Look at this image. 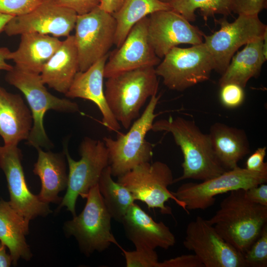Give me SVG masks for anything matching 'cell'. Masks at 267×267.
<instances>
[{"mask_svg": "<svg viewBox=\"0 0 267 267\" xmlns=\"http://www.w3.org/2000/svg\"><path fill=\"white\" fill-rule=\"evenodd\" d=\"M127 238L135 249L161 248L167 250L175 245L176 237L163 222H156L135 202L121 222Z\"/></svg>", "mask_w": 267, "mask_h": 267, "instance_id": "obj_18", "label": "cell"}, {"mask_svg": "<svg viewBox=\"0 0 267 267\" xmlns=\"http://www.w3.org/2000/svg\"><path fill=\"white\" fill-rule=\"evenodd\" d=\"M125 0H100L99 6L102 9L110 14L118 11Z\"/></svg>", "mask_w": 267, "mask_h": 267, "instance_id": "obj_39", "label": "cell"}, {"mask_svg": "<svg viewBox=\"0 0 267 267\" xmlns=\"http://www.w3.org/2000/svg\"><path fill=\"white\" fill-rule=\"evenodd\" d=\"M66 145L64 153L69 168L68 180L59 208L66 207L74 217L78 197L86 198L90 188L98 184L103 171L109 165L108 152L103 140L86 137L79 147L81 158L76 161L71 157Z\"/></svg>", "mask_w": 267, "mask_h": 267, "instance_id": "obj_7", "label": "cell"}, {"mask_svg": "<svg viewBox=\"0 0 267 267\" xmlns=\"http://www.w3.org/2000/svg\"><path fill=\"white\" fill-rule=\"evenodd\" d=\"M267 147H259L247 159L246 169L255 172L267 171V163L264 162Z\"/></svg>", "mask_w": 267, "mask_h": 267, "instance_id": "obj_37", "label": "cell"}, {"mask_svg": "<svg viewBox=\"0 0 267 267\" xmlns=\"http://www.w3.org/2000/svg\"><path fill=\"white\" fill-rule=\"evenodd\" d=\"M160 0L161 1H163V2H167L168 0Z\"/></svg>", "mask_w": 267, "mask_h": 267, "instance_id": "obj_44", "label": "cell"}, {"mask_svg": "<svg viewBox=\"0 0 267 267\" xmlns=\"http://www.w3.org/2000/svg\"><path fill=\"white\" fill-rule=\"evenodd\" d=\"M233 12L239 14H259L266 8L267 0H232Z\"/></svg>", "mask_w": 267, "mask_h": 267, "instance_id": "obj_34", "label": "cell"}, {"mask_svg": "<svg viewBox=\"0 0 267 267\" xmlns=\"http://www.w3.org/2000/svg\"><path fill=\"white\" fill-rule=\"evenodd\" d=\"M263 50L265 58L267 59V33L265 34L264 38Z\"/></svg>", "mask_w": 267, "mask_h": 267, "instance_id": "obj_43", "label": "cell"}, {"mask_svg": "<svg viewBox=\"0 0 267 267\" xmlns=\"http://www.w3.org/2000/svg\"><path fill=\"white\" fill-rule=\"evenodd\" d=\"M151 130L170 133L181 149L182 174L174 183L187 179L203 181L226 171L214 152L208 134L202 132L194 121L170 116L154 122Z\"/></svg>", "mask_w": 267, "mask_h": 267, "instance_id": "obj_1", "label": "cell"}, {"mask_svg": "<svg viewBox=\"0 0 267 267\" xmlns=\"http://www.w3.org/2000/svg\"><path fill=\"white\" fill-rule=\"evenodd\" d=\"M77 15L72 9L58 5L51 0H44L29 13L14 16L4 32L9 36L38 33L67 37L75 28Z\"/></svg>", "mask_w": 267, "mask_h": 267, "instance_id": "obj_16", "label": "cell"}, {"mask_svg": "<svg viewBox=\"0 0 267 267\" xmlns=\"http://www.w3.org/2000/svg\"><path fill=\"white\" fill-rule=\"evenodd\" d=\"M214 152L225 170L238 167V163L250 152L249 142L242 129L217 122L208 134Z\"/></svg>", "mask_w": 267, "mask_h": 267, "instance_id": "obj_24", "label": "cell"}, {"mask_svg": "<svg viewBox=\"0 0 267 267\" xmlns=\"http://www.w3.org/2000/svg\"><path fill=\"white\" fill-rule=\"evenodd\" d=\"M108 56L109 53L101 57L87 70L78 72L65 95L68 98L88 99L94 103L101 113L103 126L109 131L118 132L121 125L108 107L103 89L104 67Z\"/></svg>", "mask_w": 267, "mask_h": 267, "instance_id": "obj_19", "label": "cell"}, {"mask_svg": "<svg viewBox=\"0 0 267 267\" xmlns=\"http://www.w3.org/2000/svg\"><path fill=\"white\" fill-rule=\"evenodd\" d=\"M267 181V171H252L238 166L201 182L183 183L172 193L188 213L212 206L218 195L239 189L246 190Z\"/></svg>", "mask_w": 267, "mask_h": 267, "instance_id": "obj_9", "label": "cell"}, {"mask_svg": "<svg viewBox=\"0 0 267 267\" xmlns=\"http://www.w3.org/2000/svg\"><path fill=\"white\" fill-rule=\"evenodd\" d=\"M245 194L251 202L267 206V185L265 183L246 190Z\"/></svg>", "mask_w": 267, "mask_h": 267, "instance_id": "obj_38", "label": "cell"}, {"mask_svg": "<svg viewBox=\"0 0 267 267\" xmlns=\"http://www.w3.org/2000/svg\"><path fill=\"white\" fill-rule=\"evenodd\" d=\"M160 97L157 94L150 97L142 114L127 133L119 134L116 139L110 137L103 138L108 152L112 177H119L141 164L150 162L153 148L145 137L157 116L155 110Z\"/></svg>", "mask_w": 267, "mask_h": 267, "instance_id": "obj_5", "label": "cell"}, {"mask_svg": "<svg viewBox=\"0 0 267 267\" xmlns=\"http://www.w3.org/2000/svg\"><path fill=\"white\" fill-rule=\"evenodd\" d=\"M154 67L123 72L107 79L104 94L113 116L125 129L139 116L147 99L157 94L159 81Z\"/></svg>", "mask_w": 267, "mask_h": 267, "instance_id": "obj_3", "label": "cell"}, {"mask_svg": "<svg viewBox=\"0 0 267 267\" xmlns=\"http://www.w3.org/2000/svg\"><path fill=\"white\" fill-rule=\"evenodd\" d=\"M167 2L190 22L195 20L197 9L205 20L216 14L226 17L233 12L232 0H168Z\"/></svg>", "mask_w": 267, "mask_h": 267, "instance_id": "obj_29", "label": "cell"}, {"mask_svg": "<svg viewBox=\"0 0 267 267\" xmlns=\"http://www.w3.org/2000/svg\"><path fill=\"white\" fill-rule=\"evenodd\" d=\"M33 126L31 110L21 95L0 86V135L4 145H18L28 138Z\"/></svg>", "mask_w": 267, "mask_h": 267, "instance_id": "obj_20", "label": "cell"}, {"mask_svg": "<svg viewBox=\"0 0 267 267\" xmlns=\"http://www.w3.org/2000/svg\"><path fill=\"white\" fill-rule=\"evenodd\" d=\"M74 28L79 71L84 72L108 54L114 44L116 22L112 14L98 6L87 13L77 15Z\"/></svg>", "mask_w": 267, "mask_h": 267, "instance_id": "obj_12", "label": "cell"}, {"mask_svg": "<svg viewBox=\"0 0 267 267\" xmlns=\"http://www.w3.org/2000/svg\"><path fill=\"white\" fill-rule=\"evenodd\" d=\"M220 29L210 35L203 34V43L214 61V70L222 75L232 57L242 46L264 37L267 26L260 19L258 14H239L233 22L225 16L215 20Z\"/></svg>", "mask_w": 267, "mask_h": 267, "instance_id": "obj_11", "label": "cell"}, {"mask_svg": "<svg viewBox=\"0 0 267 267\" xmlns=\"http://www.w3.org/2000/svg\"><path fill=\"white\" fill-rule=\"evenodd\" d=\"M264 38L247 44L241 50L233 55L219 80L220 87L234 83L244 88L249 80L258 77L267 60L263 50Z\"/></svg>", "mask_w": 267, "mask_h": 267, "instance_id": "obj_26", "label": "cell"}, {"mask_svg": "<svg viewBox=\"0 0 267 267\" xmlns=\"http://www.w3.org/2000/svg\"><path fill=\"white\" fill-rule=\"evenodd\" d=\"M85 206L78 216L65 222L63 229L68 236H73L81 251L89 256L101 252L112 244L118 245L112 231V218L99 192L98 184L89 190Z\"/></svg>", "mask_w": 267, "mask_h": 267, "instance_id": "obj_6", "label": "cell"}, {"mask_svg": "<svg viewBox=\"0 0 267 267\" xmlns=\"http://www.w3.org/2000/svg\"><path fill=\"white\" fill-rule=\"evenodd\" d=\"M220 99L222 105L227 108L240 106L245 99L244 88L234 83H227L221 86Z\"/></svg>", "mask_w": 267, "mask_h": 267, "instance_id": "obj_33", "label": "cell"}, {"mask_svg": "<svg viewBox=\"0 0 267 267\" xmlns=\"http://www.w3.org/2000/svg\"><path fill=\"white\" fill-rule=\"evenodd\" d=\"M245 267L267 266V223L248 250L243 254Z\"/></svg>", "mask_w": 267, "mask_h": 267, "instance_id": "obj_30", "label": "cell"}, {"mask_svg": "<svg viewBox=\"0 0 267 267\" xmlns=\"http://www.w3.org/2000/svg\"><path fill=\"white\" fill-rule=\"evenodd\" d=\"M174 179L169 166L157 161L136 166L118 177L117 181L129 190L135 201H141L149 209L158 208L163 214H171V209L165 203L172 199L188 213L183 204L168 189L174 183Z\"/></svg>", "mask_w": 267, "mask_h": 267, "instance_id": "obj_10", "label": "cell"}, {"mask_svg": "<svg viewBox=\"0 0 267 267\" xmlns=\"http://www.w3.org/2000/svg\"><path fill=\"white\" fill-rule=\"evenodd\" d=\"M55 4L70 8L78 15L87 13L99 6L100 0H51Z\"/></svg>", "mask_w": 267, "mask_h": 267, "instance_id": "obj_35", "label": "cell"}, {"mask_svg": "<svg viewBox=\"0 0 267 267\" xmlns=\"http://www.w3.org/2000/svg\"><path fill=\"white\" fill-rule=\"evenodd\" d=\"M79 71L77 48L74 35H69L45 63L40 73L44 84L64 94Z\"/></svg>", "mask_w": 267, "mask_h": 267, "instance_id": "obj_23", "label": "cell"}, {"mask_svg": "<svg viewBox=\"0 0 267 267\" xmlns=\"http://www.w3.org/2000/svg\"><path fill=\"white\" fill-rule=\"evenodd\" d=\"M172 9L167 2L159 0H125L119 9L112 14L116 22L114 44L119 47L133 26L156 11Z\"/></svg>", "mask_w": 267, "mask_h": 267, "instance_id": "obj_27", "label": "cell"}, {"mask_svg": "<svg viewBox=\"0 0 267 267\" xmlns=\"http://www.w3.org/2000/svg\"><path fill=\"white\" fill-rule=\"evenodd\" d=\"M44 0H0V12L19 16L33 11Z\"/></svg>", "mask_w": 267, "mask_h": 267, "instance_id": "obj_32", "label": "cell"}, {"mask_svg": "<svg viewBox=\"0 0 267 267\" xmlns=\"http://www.w3.org/2000/svg\"><path fill=\"white\" fill-rule=\"evenodd\" d=\"M36 149L38 158L33 172L39 177L41 183L38 195L44 203L60 204L62 198L58 195L66 189L68 180L64 153L44 151L41 147Z\"/></svg>", "mask_w": 267, "mask_h": 267, "instance_id": "obj_22", "label": "cell"}, {"mask_svg": "<svg viewBox=\"0 0 267 267\" xmlns=\"http://www.w3.org/2000/svg\"><path fill=\"white\" fill-rule=\"evenodd\" d=\"M155 68L158 76L170 89L182 91L208 81L214 70L212 57L204 43L190 47L176 46Z\"/></svg>", "mask_w": 267, "mask_h": 267, "instance_id": "obj_8", "label": "cell"}, {"mask_svg": "<svg viewBox=\"0 0 267 267\" xmlns=\"http://www.w3.org/2000/svg\"><path fill=\"white\" fill-rule=\"evenodd\" d=\"M147 34L149 43L160 59L179 44L193 45L203 43L204 33L172 9L148 15Z\"/></svg>", "mask_w": 267, "mask_h": 267, "instance_id": "obj_15", "label": "cell"}, {"mask_svg": "<svg viewBox=\"0 0 267 267\" xmlns=\"http://www.w3.org/2000/svg\"><path fill=\"white\" fill-rule=\"evenodd\" d=\"M207 220L226 241L243 255L267 223V206L250 201L244 189L233 190Z\"/></svg>", "mask_w": 267, "mask_h": 267, "instance_id": "obj_2", "label": "cell"}, {"mask_svg": "<svg viewBox=\"0 0 267 267\" xmlns=\"http://www.w3.org/2000/svg\"><path fill=\"white\" fill-rule=\"evenodd\" d=\"M5 80L23 93L30 108L33 126L28 143L36 149L50 148L51 142L44 126V114L49 110L67 113L79 112L78 104L52 95L44 86L40 74L22 71L14 66L7 71Z\"/></svg>", "mask_w": 267, "mask_h": 267, "instance_id": "obj_4", "label": "cell"}, {"mask_svg": "<svg viewBox=\"0 0 267 267\" xmlns=\"http://www.w3.org/2000/svg\"><path fill=\"white\" fill-rule=\"evenodd\" d=\"M147 26L146 16L133 26L121 46L110 55L109 54L104 67V78L159 64L161 59L156 55L149 43Z\"/></svg>", "mask_w": 267, "mask_h": 267, "instance_id": "obj_17", "label": "cell"}, {"mask_svg": "<svg viewBox=\"0 0 267 267\" xmlns=\"http://www.w3.org/2000/svg\"><path fill=\"white\" fill-rule=\"evenodd\" d=\"M22 154L18 145L0 146V168L7 184L9 203L26 220L46 217L52 213L49 204L31 192L27 184L22 164Z\"/></svg>", "mask_w": 267, "mask_h": 267, "instance_id": "obj_14", "label": "cell"}, {"mask_svg": "<svg viewBox=\"0 0 267 267\" xmlns=\"http://www.w3.org/2000/svg\"><path fill=\"white\" fill-rule=\"evenodd\" d=\"M13 17L14 16L0 12V33L4 31L5 26Z\"/></svg>", "mask_w": 267, "mask_h": 267, "instance_id": "obj_42", "label": "cell"}, {"mask_svg": "<svg viewBox=\"0 0 267 267\" xmlns=\"http://www.w3.org/2000/svg\"><path fill=\"white\" fill-rule=\"evenodd\" d=\"M99 192L112 219L121 222L134 203L132 194L123 185L112 178L108 165L103 171L98 182Z\"/></svg>", "mask_w": 267, "mask_h": 267, "instance_id": "obj_28", "label": "cell"}, {"mask_svg": "<svg viewBox=\"0 0 267 267\" xmlns=\"http://www.w3.org/2000/svg\"><path fill=\"white\" fill-rule=\"evenodd\" d=\"M29 223L8 201L0 199V241L8 249L13 265H17L20 259L29 261L32 257L26 239Z\"/></svg>", "mask_w": 267, "mask_h": 267, "instance_id": "obj_25", "label": "cell"}, {"mask_svg": "<svg viewBox=\"0 0 267 267\" xmlns=\"http://www.w3.org/2000/svg\"><path fill=\"white\" fill-rule=\"evenodd\" d=\"M61 43L58 38L48 35L24 33L21 35L18 47L9 52L7 60H12L14 66L22 71L40 74Z\"/></svg>", "mask_w": 267, "mask_h": 267, "instance_id": "obj_21", "label": "cell"}, {"mask_svg": "<svg viewBox=\"0 0 267 267\" xmlns=\"http://www.w3.org/2000/svg\"><path fill=\"white\" fill-rule=\"evenodd\" d=\"M202 263L194 254L183 255L160 262L159 267H203Z\"/></svg>", "mask_w": 267, "mask_h": 267, "instance_id": "obj_36", "label": "cell"}, {"mask_svg": "<svg viewBox=\"0 0 267 267\" xmlns=\"http://www.w3.org/2000/svg\"><path fill=\"white\" fill-rule=\"evenodd\" d=\"M122 250L127 267H159L160 262L155 249L138 248L130 251Z\"/></svg>", "mask_w": 267, "mask_h": 267, "instance_id": "obj_31", "label": "cell"}, {"mask_svg": "<svg viewBox=\"0 0 267 267\" xmlns=\"http://www.w3.org/2000/svg\"><path fill=\"white\" fill-rule=\"evenodd\" d=\"M184 246L205 267H245L243 255L226 241L207 220L197 216L186 229Z\"/></svg>", "mask_w": 267, "mask_h": 267, "instance_id": "obj_13", "label": "cell"}, {"mask_svg": "<svg viewBox=\"0 0 267 267\" xmlns=\"http://www.w3.org/2000/svg\"><path fill=\"white\" fill-rule=\"evenodd\" d=\"M6 248L0 241V267H9L12 264L11 256L6 252Z\"/></svg>", "mask_w": 267, "mask_h": 267, "instance_id": "obj_40", "label": "cell"}, {"mask_svg": "<svg viewBox=\"0 0 267 267\" xmlns=\"http://www.w3.org/2000/svg\"><path fill=\"white\" fill-rule=\"evenodd\" d=\"M10 52V50L7 47H0V70H4L7 72L13 68V66L6 61Z\"/></svg>", "mask_w": 267, "mask_h": 267, "instance_id": "obj_41", "label": "cell"}]
</instances>
